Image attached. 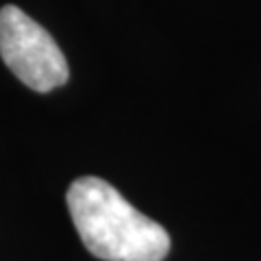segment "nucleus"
I'll return each instance as SVG.
<instances>
[{
  "mask_svg": "<svg viewBox=\"0 0 261 261\" xmlns=\"http://www.w3.org/2000/svg\"><path fill=\"white\" fill-rule=\"evenodd\" d=\"M68 209L85 248L102 261H163L170 252L166 228L98 176L70 185Z\"/></svg>",
  "mask_w": 261,
  "mask_h": 261,
  "instance_id": "f257e3e1",
  "label": "nucleus"
},
{
  "mask_svg": "<svg viewBox=\"0 0 261 261\" xmlns=\"http://www.w3.org/2000/svg\"><path fill=\"white\" fill-rule=\"evenodd\" d=\"M0 57L24 85L42 94L61 87L70 76L53 35L15 5L0 9Z\"/></svg>",
  "mask_w": 261,
  "mask_h": 261,
  "instance_id": "f03ea898",
  "label": "nucleus"
}]
</instances>
